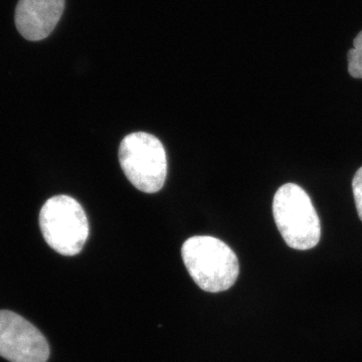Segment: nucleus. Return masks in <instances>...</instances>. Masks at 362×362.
Here are the masks:
<instances>
[{"instance_id":"0eeeda50","label":"nucleus","mask_w":362,"mask_h":362,"mask_svg":"<svg viewBox=\"0 0 362 362\" xmlns=\"http://www.w3.org/2000/svg\"><path fill=\"white\" fill-rule=\"evenodd\" d=\"M349 73L351 77L362 78V30L354 40V49L347 54Z\"/></svg>"},{"instance_id":"39448f33","label":"nucleus","mask_w":362,"mask_h":362,"mask_svg":"<svg viewBox=\"0 0 362 362\" xmlns=\"http://www.w3.org/2000/svg\"><path fill=\"white\" fill-rule=\"evenodd\" d=\"M0 356L11 362H47L49 347L32 323L14 312L0 311Z\"/></svg>"},{"instance_id":"f257e3e1","label":"nucleus","mask_w":362,"mask_h":362,"mask_svg":"<svg viewBox=\"0 0 362 362\" xmlns=\"http://www.w3.org/2000/svg\"><path fill=\"white\" fill-rule=\"evenodd\" d=\"M190 277L204 291L223 292L239 277L237 255L223 240L209 235H195L185 240L181 249Z\"/></svg>"},{"instance_id":"6e6552de","label":"nucleus","mask_w":362,"mask_h":362,"mask_svg":"<svg viewBox=\"0 0 362 362\" xmlns=\"http://www.w3.org/2000/svg\"><path fill=\"white\" fill-rule=\"evenodd\" d=\"M352 189H354V201L359 218L362 221V168L356 171L352 180Z\"/></svg>"},{"instance_id":"f03ea898","label":"nucleus","mask_w":362,"mask_h":362,"mask_svg":"<svg viewBox=\"0 0 362 362\" xmlns=\"http://www.w3.org/2000/svg\"><path fill=\"white\" fill-rule=\"evenodd\" d=\"M273 214L288 246L305 251L318 245L320 220L303 188L295 183H286L279 188L274 197Z\"/></svg>"},{"instance_id":"7ed1b4c3","label":"nucleus","mask_w":362,"mask_h":362,"mask_svg":"<svg viewBox=\"0 0 362 362\" xmlns=\"http://www.w3.org/2000/svg\"><path fill=\"white\" fill-rule=\"evenodd\" d=\"M119 161L127 180L140 192L156 194L168 176V157L158 138L145 132L126 136L119 147Z\"/></svg>"},{"instance_id":"423d86ee","label":"nucleus","mask_w":362,"mask_h":362,"mask_svg":"<svg viewBox=\"0 0 362 362\" xmlns=\"http://www.w3.org/2000/svg\"><path fill=\"white\" fill-rule=\"evenodd\" d=\"M66 0H18L16 28L30 42L47 39L58 25L65 11Z\"/></svg>"},{"instance_id":"20e7f679","label":"nucleus","mask_w":362,"mask_h":362,"mask_svg":"<svg viewBox=\"0 0 362 362\" xmlns=\"http://www.w3.org/2000/svg\"><path fill=\"white\" fill-rule=\"evenodd\" d=\"M40 225L45 242L63 256L80 254L89 238V221L82 206L68 195H57L40 209Z\"/></svg>"}]
</instances>
